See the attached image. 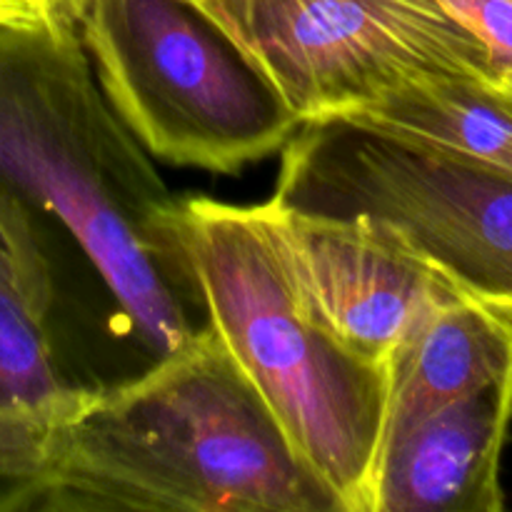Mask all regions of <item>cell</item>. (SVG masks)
<instances>
[{"label": "cell", "mask_w": 512, "mask_h": 512, "mask_svg": "<svg viewBox=\"0 0 512 512\" xmlns=\"http://www.w3.org/2000/svg\"><path fill=\"white\" fill-rule=\"evenodd\" d=\"M0 183L70 230L150 350L195 333L183 200L108 103L65 15L0 25Z\"/></svg>", "instance_id": "1"}, {"label": "cell", "mask_w": 512, "mask_h": 512, "mask_svg": "<svg viewBox=\"0 0 512 512\" xmlns=\"http://www.w3.org/2000/svg\"><path fill=\"white\" fill-rule=\"evenodd\" d=\"M128 510L340 512L210 325L55 428L35 512Z\"/></svg>", "instance_id": "2"}, {"label": "cell", "mask_w": 512, "mask_h": 512, "mask_svg": "<svg viewBox=\"0 0 512 512\" xmlns=\"http://www.w3.org/2000/svg\"><path fill=\"white\" fill-rule=\"evenodd\" d=\"M180 240L208 325L340 512H373L388 375L300 305L253 208L185 198Z\"/></svg>", "instance_id": "3"}, {"label": "cell", "mask_w": 512, "mask_h": 512, "mask_svg": "<svg viewBox=\"0 0 512 512\" xmlns=\"http://www.w3.org/2000/svg\"><path fill=\"white\" fill-rule=\"evenodd\" d=\"M68 18L118 118L153 158L235 175L300 118L193 0H75Z\"/></svg>", "instance_id": "4"}, {"label": "cell", "mask_w": 512, "mask_h": 512, "mask_svg": "<svg viewBox=\"0 0 512 512\" xmlns=\"http://www.w3.org/2000/svg\"><path fill=\"white\" fill-rule=\"evenodd\" d=\"M270 200L378 220L460 288L512 305V170L315 120L285 143Z\"/></svg>", "instance_id": "5"}, {"label": "cell", "mask_w": 512, "mask_h": 512, "mask_svg": "<svg viewBox=\"0 0 512 512\" xmlns=\"http://www.w3.org/2000/svg\"><path fill=\"white\" fill-rule=\"evenodd\" d=\"M275 85L300 123L333 120L400 80L490 70L433 0H193ZM495 85V83H493Z\"/></svg>", "instance_id": "6"}, {"label": "cell", "mask_w": 512, "mask_h": 512, "mask_svg": "<svg viewBox=\"0 0 512 512\" xmlns=\"http://www.w3.org/2000/svg\"><path fill=\"white\" fill-rule=\"evenodd\" d=\"M305 313L343 348L385 365L395 345L460 285L370 218L253 205Z\"/></svg>", "instance_id": "7"}, {"label": "cell", "mask_w": 512, "mask_h": 512, "mask_svg": "<svg viewBox=\"0 0 512 512\" xmlns=\"http://www.w3.org/2000/svg\"><path fill=\"white\" fill-rule=\"evenodd\" d=\"M53 305L33 205L0 183V512H35L55 428L88 390L60 368Z\"/></svg>", "instance_id": "8"}, {"label": "cell", "mask_w": 512, "mask_h": 512, "mask_svg": "<svg viewBox=\"0 0 512 512\" xmlns=\"http://www.w3.org/2000/svg\"><path fill=\"white\" fill-rule=\"evenodd\" d=\"M512 375L435 410L385 445L373 512H500Z\"/></svg>", "instance_id": "9"}, {"label": "cell", "mask_w": 512, "mask_h": 512, "mask_svg": "<svg viewBox=\"0 0 512 512\" xmlns=\"http://www.w3.org/2000/svg\"><path fill=\"white\" fill-rule=\"evenodd\" d=\"M385 445L445 405L512 375V305L458 288L430 308L385 360Z\"/></svg>", "instance_id": "10"}, {"label": "cell", "mask_w": 512, "mask_h": 512, "mask_svg": "<svg viewBox=\"0 0 512 512\" xmlns=\"http://www.w3.org/2000/svg\"><path fill=\"white\" fill-rule=\"evenodd\" d=\"M333 120L512 170V100L478 75H413Z\"/></svg>", "instance_id": "11"}, {"label": "cell", "mask_w": 512, "mask_h": 512, "mask_svg": "<svg viewBox=\"0 0 512 512\" xmlns=\"http://www.w3.org/2000/svg\"><path fill=\"white\" fill-rule=\"evenodd\" d=\"M458 25L488 63L498 88L512 80V0H433Z\"/></svg>", "instance_id": "12"}, {"label": "cell", "mask_w": 512, "mask_h": 512, "mask_svg": "<svg viewBox=\"0 0 512 512\" xmlns=\"http://www.w3.org/2000/svg\"><path fill=\"white\" fill-rule=\"evenodd\" d=\"M60 15L55 0H0V25H40Z\"/></svg>", "instance_id": "13"}, {"label": "cell", "mask_w": 512, "mask_h": 512, "mask_svg": "<svg viewBox=\"0 0 512 512\" xmlns=\"http://www.w3.org/2000/svg\"><path fill=\"white\" fill-rule=\"evenodd\" d=\"M55 3H58V10H60V13L68 15V8H70V5L75 3V0H55Z\"/></svg>", "instance_id": "14"}, {"label": "cell", "mask_w": 512, "mask_h": 512, "mask_svg": "<svg viewBox=\"0 0 512 512\" xmlns=\"http://www.w3.org/2000/svg\"><path fill=\"white\" fill-rule=\"evenodd\" d=\"M503 90H505V93H508V98L512 100V80H510V83L503 85Z\"/></svg>", "instance_id": "15"}]
</instances>
